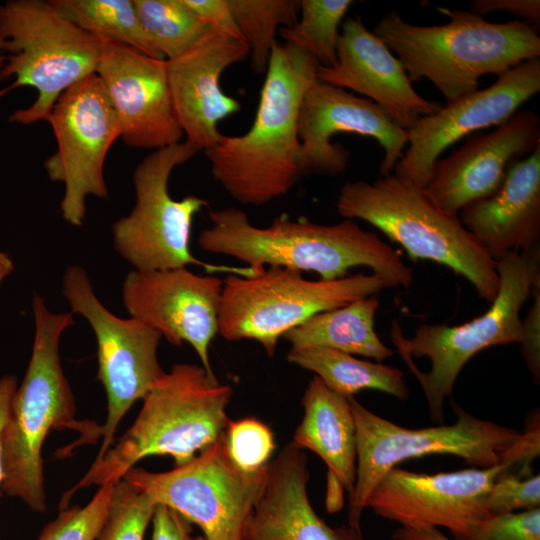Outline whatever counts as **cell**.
<instances>
[{"mask_svg":"<svg viewBox=\"0 0 540 540\" xmlns=\"http://www.w3.org/2000/svg\"><path fill=\"white\" fill-rule=\"evenodd\" d=\"M0 51H5V38L0 31ZM6 57L0 54V71L5 64Z\"/></svg>","mask_w":540,"mask_h":540,"instance_id":"cell-46","label":"cell"},{"mask_svg":"<svg viewBox=\"0 0 540 540\" xmlns=\"http://www.w3.org/2000/svg\"><path fill=\"white\" fill-rule=\"evenodd\" d=\"M394 540H453L438 528L410 529L398 528L393 534Z\"/></svg>","mask_w":540,"mask_h":540,"instance_id":"cell-43","label":"cell"},{"mask_svg":"<svg viewBox=\"0 0 540 540\" xmlns=\"http://www.w3.org/2000/svg\"><path fill=\"white\" fill-rule=\"evenodd\" d=\"M247 56L244 41L211 31L187 53L166 60L175 118L185 141L198 151L214 145L222 136L218 123L241 109L240 102L222 90L220 77Z\"/></svg>","mask_w":540,"mask_h":540,"instance_id":"cell-22","label":"cell"},{"mask_svg":"<svg viewBox=\"0 0 540 540\" xmlns=\"http://www.w3.org/2000/svg\"><path fill=\"white\" fill-rule=\"evenodd\" d=\"M267 465L255 472L240 469L227 452L223 434L182 466L166 472L133 467L123 479L196 524L205 540H242Z\"/></svg>","mask_w":540,"mask_h":540,"instance_id":"cell-12","label":"cell"},{"mask_svg":"<svg viewBox=\"0 0 540 540\" xmlns=\"http://www.w3.org/2000/svg\"><path fill=\"white\" fill-rule=\"evenodd\" d=\"M223 279L186 267L130 271L122 287L123 304L134 317L174 345L190 344L207 373L215 377L209 346L219 332Z\"/></svg>","mask_w":540,"mask_h":540,"instance_id":"cell-18","label":"cell"},{"mask_svg":"<svg viewBox=\"0 0 540 540\" xmlns=\"http://www.w3.org/2000/svg\"><path fill=\"white\" fill-rule=\"evenodd\" d=\"M156 503L123 478L114 486L97 540H144Z\"/></svg>","mask_w":540,"mask_h":540,"instance_id":"cell-32","label":"cell"},{"mask_svg":"<svg viewBox=\"0 0 540 540\" xmlns=\"http://www.w3.org/2000/svg\"><path fill=\"white\" fill-rule=\"evenodd\" d=\"M307 457L292 442L267 465V475L242 540H339L307 494Z\"/></svg>","mask_w":540,"mask_h":540,"instance_id":"cell-24","label":"cell"},{"mask_svg":"<svg viewBox=\"0 0 540 540\" xmlns=\"http://www.w3.org/2000/svg\"><path fill=\"white\" fill-rule=\"evenodd\" d=\"M540 505V476L519 477L505 471L493 482L487 498L489 514L515 512L538 508Z\"/></svg>","mask_w":540,"mask_h":540,"instance_id":"cell-35","label":"cell"},{"mask_svg":"<svg viewBox=\"0 0 540 540\" xmlns=\"http://www.w3.org/2000/svg\"><path fill=\"white\" fill-rule=\"evenodd\" d=\"M67 20L88 34L128 45L163 59L147 37L133 0H49Z\"/></svg>","mask_w":540,"mask_h":540,"instance_id":"cell-28","label":"cell"},{"mask_svg":"<svg viewBox=\"0 0 540 540\" xmlns=\"http://www.w3.org/2000/svg\"><path fill=\"white\" fill-rule=\"evenodd\" d=\"M338 133H355L375 139L384 151L379 171L390 175L408 144L407 130L395 124L374 102L316 81L306 91L298 116L303 176L334 177L348 165L350 151L332 143Z\"/></svg>","mask_w":540,"mask_h":540,"instance_id":"cell-17","label":"cell"},{"mask_svg":"<svg viewBox=\"0 0 540 540\" xmlns=\"http://www.w3.org/2000/svg\"><path fill=\"white\" fill-rule=\"evenodd\" d=\"M63 294L72 312L82 315L97 340L98 374L107 397V415L100 425L102 443L93 463L115 440L122 418L143 399L165 371L158 361L162 335L142 321L112 314L97 298L86 271L70 266L63 276Z\"/></svg>","mask_w":540,"mask_h":540,"instance_id":"cell-13","label":"cell"},{"mask_svg":"<svg viewBox=\"0 0 540 540\" xmlns=\"http://www.w3.org/2000/svg\"><path fill=\"white\" fill-rule=\"evenodd\" d=\"M14 269V264L10 256L5 252H0V282Z\"/></svg>","mask_w":540,"mask_h":540,"instance_id":"cell-45","label":"cell"},{"mask_svg":"<svg viewBox=\"0 0 540 540\" xmlns=\"http://www.w3.org/2000/svg\"><path fill=\"white\" fill-rule=\"evenodd\" d=\"M356 427V480L349 495L348 526L361 528L366 501L392 468L406 459L452 455L476 468L501 463L520 431L483 420L453 403L457 415L451 425L420 429L399 426L371 412L354 396L348 397Z\"/></svg>","mask_w":540,"mask_h":540,"instance_id":"cell-9","label":"cell"},{"mask_svg":"<svg viewBox=\"0 0 540 540\" xmlns=\"http://www.w3.org/2000/svg\"><path fill=\"white\" fill-rule=\"evenodd\" d=\"M496 270L500 286L495 299L484 314L467 323H424L406 338L397 320L392 321L391 340L419 381L436 422H443L444 400L451 396L460 371L475 354L522 341L520 311L540 281L539 246L505 253L496 260Z\"/></svg>","mask_w":540,"mask_h":540,"instance_id":"cell-7","label":"cell"},{"mask_svg":"<svg viewBox=\"0 0 540 540\" xmlns=\"http://www.w3.org/2000/svg\"><path fill=\"white\" fill-rule=\"evenodd\" d=\"M376 274L359 273L324 281L307 280L301 272L265 267L259 274H230L223 280L219 332L228 341H257L273 356L278 340L313 315L380 293Z\"/></svg>","mask_w":540,"mask_h":540,"instance_id":"cell-11","label":"cell"},{"mask_svg":"<svg viewBox=\"0 0 540 540\" xmlns=\"http://www.w3.org/2000/svg\"><path fill=\"white\" fill-rule=\"evenodd\" d=\"M445 12L448 23L420 26L392 10L372 32L395 53L410 80H430L446 103L477 90L482 76H500L540 56L537 28L524 20L493 23L471 11Z\"/></svg>","mask_w":540,"mask_h":540,"instance_id":"cell-5","label":"cell"},{"mask_svg":"<svg viewBox=\"0 0 540 540\" xmlns=\"http://www.w3.org/2000/svg\"><path fill=\"white\" fill-rule=\"evenodd\" d=\"M152 540H184L189 522L169 507L157 504L152 516Z\"/></svg>","mask_w":540,"mask_h":540,"instance_id":"cell-41","label":"cell"},{"mask_svg":"<svg viewBox=\"0 0 540 540\" xmlns=\"http://www.w3.org/2000/svg\"><path fill=\"white\" fill-rule=\"evenodd\" d=\"M32 309V354L2 431L1 492L22 500L32 511L43 513L47 500L42 447L48 433L60 428L78 431L80 445L95 442L100 437V426L75 420V399L61 366L60 338L74 324L72 313L50 312L37 294Z\"/></svg>","mask_w":540,"mask_h":540,"instance_id":"cell-4","label":"cell"},{"mask_svg":"<svg viewBox=\"0 0 540 540\" xmlns=\"http://www.w3.org/2000/svg\"><path fill=\"white\" fill-rule=\"evenodd\" d=\"M197 152L183 141L153 151L137 165L133 173L136 203L129 215L113 224L114 247L138 271L197 265L209 274L255 276L262 270L206 263L190 250L194 216L209 202L196 195L175 200L168 184L172 171Z\"/></svg>","mask_w":540,"mask_h":540,"instance_id":"cell-10","label":"cell"},{"mask_svg":"<svg viewBox=\"0 0 540 540\" xmlns=\"http://www.w3.org/2000/svg\"><path fill=\"white\" fill-rule=\"evenodd\" d=\"M336 209L344 219H360L401 245L412 260H429L463 276L491 303L499 290L496 261L461 223L439 208L425 189L394 174L374 182L341 186Z\"/></svg>","mask_w":540,"mask_h":540,"instance_id":"cell-6","label":"cell"},{"mask_svg":"<svg viewBox=\"0 0 540 540\" xmlns=\"http://www.w3.org/2000/svg\"><path fill=\"white\" fill-rule=\"evenodd\" d=\"M352 4L351 0H302L298 21L280 28L278 34L284 43L313 56L320 66L332 67L337 62L339 26Z\"/></svg>","mask_w":540,"mask_h":540,"instance_id":"cell-31","label":"cell"},{"mask_svg":"<svg viewBox=\"0 0 540 540\" xmlns=\"http://www.w3.org/2000/svg\"><path fill=\"white\" fill-rule=\"evenodd\" d=\"M339 540H367L362 534L361 528L341 526L336 528Z\"/></svg>","mask_w":540,"mask_h":540,"instance_id":"cell-44","label":"cell"},{"mask_svg":"<svg viewBox=\"0 0 540 540\" xmlns=\"http://www.w3.org/2000/svg\"><path fill=\"white\" fill-rule=\"evenodd\" d=\"M287 361L314 372L332 391L351 397L366 390H378L400 400L409 397L404 373L392 366L355 358L325 347L291 348Z\"/></svg>","mask_w":540,"mask_h":540,"instance_id":"cell-27","label":"cell"},{"mask_svg":"<svg viewBox=\"0 0 540 540\" xmlns=\"http://www.w3.org/2000/svg\"><path fill=\"white\" fill-rule=\"evenodd\" d=\"M47 121L57 150L46 159L48 177L62 182L65 193L60 204L63 219L81 226L86 197L108 196L103 168L121 129L113 107L96 74L66 90L56 101Z\"/></svg>","mask_w":540,"mask_h":540,"instance_id":"cell-14","label":"cell"},{"mask_svg":"<svg viewBox=\"0 0 540 540\" xmlns=\"http://www.w3.org/2000/svg\"><path fill=\"white\" fill-rule=\"evenodd\" d=\"M503 464L425 474L394 467L370 493L366 508L403 528L443 527L457 540H468L489 515L488 492Z\"/></svg>","mask_w":540,"mask_h":540,"instance_id":"cell-15","label":"cell"},{"mask_svg":"<svg viewBox=\"0 0 540 540\" xmlns=\"http://www.w3.org/2000/svg\"><path fill=\"white\" fill-rule=\"evenodd\" d=\"M232 394L231 386L210 376L203 366L172 365L142 399L130 428L63 494L59 509L68 507L79 489L116 484L146 457L170 456L175 467L190 462L224 434Z\"/></svg>","mask_w":540,"mask_h":540,"instance_id":"cell-3","label":"cell"},{"mask_svg":"<svg viewBox=\"0 0 540 540\" xmlns=\"http://www.w3.org/2000/svg\"><path fill=\"white\" fill-rule=\"evenodd\" d=\"M304 416L292 443L316 453L328 467L327 507L338 510L336 491L350 495L356 480V427L347 397L314 376L302 397Z\"/></svg>","mask_w":540,"mask_h":540,"instance_id":"cell-25","label":"cell"},{"mask_svg":"<svg viewBox=\"0 0 540 540\" xmlns=\"http://www.w3.org/2000/svg\"><path fill=\"white\" fill-rule=\"evenodd\" d=\"M115 111L123 142L133 148L161 149L182 142L173 111L166 60L101 39L95 73Z\"/></svg>","mask_w":540,"mask_h":540,"instance_id":"cell-19","label":"cell"},{"mask_svg":"<svg viewBox=\"0 0 540 540\" xmlns=\"http://www.w3.org/2000/svg\"><path fill=\"white\" fill-rule=\"evenodd\" d=\"M140 23L165 60L191 50L211 30L182 0H133Z\"/></svg>","mask_w":540,"mask_h":540,"instance_id":"cell-29","label":"cell"},{"mask_svg":"<svg viewBox=\"0 0 540 540\" xmlns=\"http://www.w3.org/2000/svg\"><path fill=\"white\" fill-rule=\"evenodd\" d=\"M114 486L113 483L99 486L85 506L61 509L36 540H97L110 508Z\"/></svg>","mask_w":540,"mask_h":540,"instance_id":"cell-33","label":"cell"},{"mask_svg":"<svg viewBox=\"0 0 540 540\" xmlns=\"http://www.w3.org/2000/svg\"><path fill=\"white\" fill-rule=\"evenodd\" d=\"M318 66L307 52L276 41L252 126L242 135L222 134L204 150L214 180L235 201L266 205L287 195L302 177L298 116Z\"/></svg>","mask_w":540,"mask_h":540,"instance_id":"cell-2","label":"cell"},{"mask_svg":"<svg viewBox=\"0 0 540 540\" xmlns=\"http://www.w3.org/2000/svg\"><path fill=\"white\" fill-rule=\"evenodd\" d=\"M376 295L317 313L283 335L291 348L325 347L382 361L394 351L375 331Z\"/></svg>","mask_w":540,"mask_h":540,"instance_id":"cell-26","label":"cell"},{"mask_svg":"<svg viewBox=\"0 0 540 540\" xmlns=\"http://www.w3.org/2000/svg\"><path fill=\"white\" fill-rule=\"evenodd\" d=\"M468 540H540V509L489 514Z\"/></svg>","mask_w":540,"mask_h":540,"instance_id":"cell-36","label":"cell"},{"mask_svg":"<svg viewBox=\"0 0 540 540\" xmlns=\"http://www.w3.org/2000/svg\"><path fill=\"white\" fill-rule=\"evenodd\" d=\"M211 30L244 41L229 0H182Z\"/></svg>","mask_w":540,"mask_h":540,"instance_id":"cell-38","label":"cell"},{"mask_svg":"<svg viewBox=\"0 0 540 540\" xmlns=\"http://www.w3.org/2000/svg\"><path fill=\"white\" fill-rule=\"evenodd\" d=\"M210 226L198 236L201 249L235 258L256 270L284 267L315 272L331 281L348 275L357 266L370 268L385 287L408 288L413 270L378 234L362 229L354 220L333 225L305 217H276L267 227L251 223L247 213L228 207L209 211Z\"/></svg>","mask_w":540,"mask_h":540,"instance_id":"cell-1","label":"cell"},{"mask_svg":"<svg viewBox=\"0 0 540 540\" xmlns=\"http://www.w3.org/2000/svg\"><path fill=\"white\" fill-rule=\"evenodd\" d=\"M224 439L232 461L247 472L263 469L275 449L272 431L256 418L229 420Z\"/></svg>","mask_w":540,"mask_h":540,"instance_id":"cell-34","label":"cell"},{"mask_svg":"<svg viewBox=\"0 0 540 540\" xmlns=\"http://www.w3.org/2000/svg\"><path fill=\"white\" fill-rule=\"evenodd\" d=\"M0 31L9 53L0 79L15 77L0 90V97L21 86L38 92L32 105L10 115V122L47 121L66 90L96 73L101 39L67 20L50 1L10 0L0 5Z\"/></svg>","mask_w":540,"mask_h":540,"instance_id":"cell-8","label":"cell"},{"mask_svg":"<svg viewBox=\"0 0 540 540\" xmlns=\"http://www.w3.org/2000/svg\"><path fill=\"white\" fill-rule=\"evenodd\" d=\"M17 388V380L15 376L4 375L0 378V492L3 480L2 466V431L4 429L11 401Z\"/></svg>","mask_w":540,"mask_h":540,"instance_id":"cell-42","label":"cell"},{"mask_svg":"<svg viewBox=\"0 0 540 540\" xmlns=\"http://www.w3.org/2000/svg\"><path fill=\"white\" fill-rule=\"evenodd\" d=\"M241 36L249 49L254 72L266 71L275 36L299 18L298 0H229Z\"/></svg>","mask_w":540,"mask_h":540,"instance_id":"cell-30","label":"cell"},{"mask_svg":"<svg viewBox=\"0 0 540 540\" xmlns=\"http://www.w3.org/2000/svg\"><path fill=\"white\" fill-rule=\"evenodd\" d=\"M184 540H205L203 537H192L190 535V533L188 532L186 535H185V538Z\"/></svg>","mask_w":540,"mask_h":540,"instance_id":"cell-47","label":"cell"},{"mask_svg":"<svg viewBox=\"0 0 540 540\" xmlns=\"http://www.w3.org/2000/svg\"><path fill=\"white\" fill-rule=\"evenodd\" d=\"M341 28L337 62L319 65L317 81L365 95L405 130L439 110L441 105L416 92L401 62L360 16L346 18Z\"/></svg>","mask_w":540,"mask_h":540,"instance_id":"cell-21","label":"cell"},{"mask_svg":"<svg viewBox=\"0 0 540 540\" xmlns=\"http://www.w3.org/2000/svg\"><path fill=\"white\" fill-rule=\"evenodd\" d=\"M540 91V58L526 60L475 90L422 117L407 130L408 149L393 174L425 188L435 162L453 143L491 126H500Z\"/></svg>","mask_w":540,"mask_h":540,"instance_id":"cell-16","label":"cell"},{"mask_svg":"<svg viewBox=\"0 0 540 540\" xmlns=\"http://www.w3.org/2000/svg\"><path fill=\"white\" fill-rule=\"evenodd\" d=\"M469 8L480 16L502 11L520 17L536 28L540 25L539 0H473Z\"/></svg>","mask_w":540,"mask_h":540,"instance_id":"cell-40","label":"cell"},{"mask_svg":"<svg viewBox=\"0 0 540 540\" xmlns=\"http://www.w3.org/2000/svg\"><path fill=\"white\" fill-rule=\"evenodd\" d=\"M533 303L526 317L522 320L521 353L534 377V381H540V281H538L531 293Z\"/></svg>","mask_w":540,"mask_h":540,"instance_id":"cell-39","label":"cell"},{"mask_svg":"<svg viewBox=\"0 0 540 540\" xmlns=\"http://www.w3.org/2000/svg\"><path fill=\"white\" fill-rule=\"evenodd\" d=\"M540 452V422L539 413L530 417L525 424L524 431H520L519 436L505 451L502 461L507 471L512 466H519V477L531 476V463L539 456Z\"/></svg>","mask_w":540,"mask_h":540,"instance_id":"cell-37","label":"cell"},{"mask_svg":"<svg viewBox=\"0 0 540 540\" xmlns=\"http://www.w3.org/2000/svg\"><path fill=\"white\" fill-rule=\"evenodd\" d=\"M540 147V118L531 110L516 112L491 132H475L448 157L435 162L425 191L447 213L493 195L510 168Z\"/></svg>","mask_w":540,"mask_h":540,"instance_id":"cell-20","label":"cell"},{"mask_svg":"<svg viewBox=\"0 0 540 540\" xmlns=\"http://www.w3.org/2000/svg\"><path fill=\"white\" fill-rule=\"evenodd\" d=\"M458 216L495 261L539 246L540 147L510 168L498 191L466 205Z\"/></svg>","mask_w":540,"mask_h":540,"instance_id":"cell-23","label":"cell"}]
</instances>
